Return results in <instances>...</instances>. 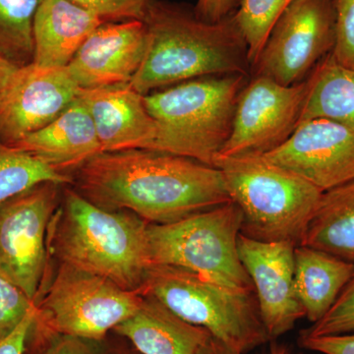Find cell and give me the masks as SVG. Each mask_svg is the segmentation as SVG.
Listing matches in <instances>:
<instances>
[{
	"mask_svg": "<svg viewBox=\"0 0 354 354\" xmlns=\"http://www.w3.org/2000/svg\"><path fill=\"white\" fill-rule=\"evenodd\" d=\"M335 41L333 58L354 69V0H334Z\"/></svg>",
	"mask_w": 354,
	"mask_h": 354,
	"instance_id": "f546056e",
	"label": "cell"
},
{
	"mask_svg": "<svg viewBox=\"0 0 354 354\" xmlns=\"http://www.w3.org/2000/svg\"><path fill=\"white\" fill-rule=\"evenodd\" d=\"M44 183L67 185L73 183V176L55 171L31 153L0 141V206Z\"/></svg>",
	"mask_w": 354,
	"mask_h": 354,
	"instance_id": "603a6c76",
	"label": "cell"
},
{
	"mask_svg": "<svg viewBox=\"0 0 354 354\" xmlns=\"http://www.w3.org/2000/svg\"><path fill=\"white\" fill-rule=\"evenodd\" d=\"M299 342L302 348L321 354H354V332L320 337L301 335Z\"/></svg>",
	"mask_w": 354,
	"mask_h": 354,
	"instance_id": "4dcf8cb0",
	"label": "cell"
},
{
	"mask_svg": "<svg viewBox=\"0 0 354 354\" xmlns=\"http://www.w3.org/2000/svg\"><path fill=\"white\" fill-rule=\"evenodd\" d=\"M62 184L44 183L0 206V272L35 304L48 268V232Z\"/></svg>",
	"mask_w": 354,
	"mask_h": 354,
	"instance_id": "9c48e42d",
	"label": "cell"
},
{
	"mask_svg": "<svg viewBox=\"0 0 354 354\" xmlns=\"http://www.w3.org/2000/svg\"><path fill=\"white\" fill-rule=\"evenodd\" d=\"M147 48V28L140 20L104 22L80 46L66 69L80 88L130 83Z\"/></svg>",
	"mask_w": 354,
	"mask_h": 354,
	"instance_id": "9a60e30c",
	"label": "cell"
},
{
	"mask_svg": "<svg viewBox=\"0 0 354 354\" xmlns=\"http://www.w3.org/2000/svg\"><path fill=\"white\" fill-rule=\"evenodd\" d=\"M274 354H286V353H274Z\"/></svg>",
	"mask_w": 354,
	"mask_h": 354,
	"instance_id": "8d00e7d4",
	"label": "cell"
},
{
	"mask_svg": "<svg viewBox=\"0 0 354 354\" xmlns=\"http://www.w3.org/2000/svg\"><path fill=\"white\" fill-rule=\"evenodd\" d=\"M140 295L158 300L241 353L270 341L254 290H237L171 266L151 265Z\"/></svg>",
	"mask_w": 354,
	"mask_h": 354,
	"instance_id": "8992f818",
	"label": "cell"
},
{
	"mask_svg": "<svg viewBox=\"0 0 354 354\" xmlns=\"http://www.w3.org/2000/svg\"><path fill=\"white\" fill-rule=\"evenodd\" d=\"M143 22L145 57L129 83L140 94L202 77H251L248 48L234 14L207 23L197 18L194 7L157 0Z\"/></svg>",
	"mask_w": 354,
	"mask_h": 354,
	"instance_id": "7a4b0ae2",
	"label": "cell"
},
{
	"mask_svg": "<svg viewBox=\"0 0 354 354\" xmlns=\"http://www.w3.org/2000/svg\"><path fill=\"white\" fill-rule=\"evenodd\" d=\"M263 156L322 192L354 180V132L334 121H302L283 145Z\"/></svg>",
	"mask_w": 354,
	"mask_h": 354,
	"instance_id": "7c38bea8",
	"label": "cell"
},
{
	"mask_svg": "<svg viewBox=\"0 0 354 354\" xmlns=\"http://www.w3.org/2000/svg\"><path fill=\"white\" fill-rule=\"evenodd\" d=\"M25 354H97L88 341L57 334L32 323Z\"/></svg>",
	"mask_w": 354,
	"mask_h": 354,
	"instance_id": "4316f807",
	"label": "cell"
},
{
	"mask_svg": "<svg viewBox=\"0 0 354 354\" xmlns=\"http://www.w3.org/2000/svg\"><path fill=\"white\" fill-rule=\"evenodd\" d=\"M113 354H139L136 351H125V349H121V351H115Z\"/></svg>",
	"mask_w": 354,
	"mask_h": 354,
	"instance_id": "d590c367",
	"label": "cell"
},
{
	"mask_svg": "<svg viewBox=\"0 0 354 354\" xmlns=\"http://www.w3.org/2000/svg\"><path fill=\"white\" fill-rule=\"evenodd\" d=\"M354 332V274L329 311L301 335L307 337Z\"/></svg>",
	"mask_w": 354,
	"mask_h": 354,
	"instance_id": "484cf974",
	"label": "cell"
},
{
	"mask_svg": "<svg viewBox=\"0 0 354 354\" xmlns=\"http://www.w3.org/2000/svg\"><path fill=\"white\" fill-rule=\"evenodd\" d=\"M10 146L67 174L102 153L94 121L80 97L50 124Z\"/></svg>",
	"mask_w": 354,
	"mask_h": 354,
	"instance_id": "e0dca14e",
	"label": "cell"
},
{
	"mask_svg": "<svg viewBox=\"0 0 354 354\" xmlns=\"http://www.w3.org/2000/svg\"><path fill=\"white\" fill-rule=\"evenodd\" d=\"M64 68L20 67L0 102V141L13 145L53 122L79 97Z\"/></svg>",
	"mask_w": 354,
	"mask_h": 354,
	"instance_id": "5bb4252c",
	"label": "cell"
},
{
	"mask_svg": "<svg viewBox=\"0 0 354 354\" xmlns=\"http://www.w3.org/2000/svg\"><path fill=\"white\" fill-rule=\"evenodd\" d=\"M335 41L334 0H291L277 21L251 76L283 86L304 81L332 53Z\"/></svg>",
	"mask_w": 354,
	"mask_h": 354,
	"instance_id": "30bf717a",
	"label": "cell"
},
{
	"mask_svg": "<svg viewBox=\"0 0 354 354\" xmlns=\"http://www.w3.org/2000/svg\"><path fill=\"white\" fill-rule=\"evenodd\" d=\"M353 274V263L312 247H295V291L310 322L329 311Z\"/></svg>",
	"mask_w": 354,
	"mask_h": 354,
	"instance_id": "ffe728a7",
	"label": "cell"
},
{
	"mask_svg": "<svg viewBox=\"0 0 354 354\" xmlns=\"http://www.w3.org/2000/svg\"><path fill=\"white\" fill-rule=\"evenodd\" d=\"M248 78L202 77L144 95L156 123L151 151L213 165L232 134L237 101Z\"/></svg>",
	"mask_w": 354,
	"mask_h": 354,
	"instance_id": "277c9868",
	"label": "cell"
},
{
	"mask_svg": "<svg viewBox=\"0 0 354 354\" xmlns=\"http://www.w3.org/2000/svg\"><path fill=\"white\" fill-rule=\"evenodd\" d=\"M106 22L144 21L157 0H70Z\"/></svg>",
	"mask_w": 354,
	"mask_h": 354,
	"instance_id": "f1b7e54d",
	"label": "cell"
},
{
	"mask_svg": "<svg viewBox=\"0 0 354 354\" xmlns=\"http://www.w3.org/2000/svg\"><path fill=\"white\" fill-rule=\"evenodd\" d=\"M74 172L75 190L88 201L108 211L131 212L153 225L232 201L218 167L171 153H101Z\"/></svg>",
	"mask_w": 354,
	"mask_h": 354,
	"instance_id": "6da1fadb",
	"label": "cell"
},
{
	"mask_svg": "<svg viewBox=\"0 0 354 354\" xmlns=\"http://www.w3.org/2000/svg\"><path fill=\"white\" fill-rule=\"evenodd\" d=\"M230 199L241 209V234L300 245L322 191L263 155L216 156Z\"/></svg>",
	"mask_w": 354,
	"mask_h": 354,
	"instance_id": "5b68a950",
	"label": "cell"
},
{
	"mask_svg": "<svg viewBox=\"0 0 354 354\" xmlns=\"http://www.w3.org/2000/svg\"><path fill=\"white\" fill-rule=\"evenodd\" d=\"M113 332L129 341L139 354H197L212 337L149 295H143L138 310Z\"/></svg>",
	"mask_w": 354,
	"mask_h": 354,
	"instance_id": "d6986e66",
	"label": "cell"
},
{
	"mask_svg": "<svg viewBox=\"0 0 354 354\" xmlns=\"http://www.w3.org/2000/svg\"><path fill=\"white\" fill-rule=\"evenodd\" d=\"M148 225L131 212L102 209L67 187L48 227V254L140 293L151 266Z\"/></svg>",
	"mask_w": 354,
	"mask_h": 354,
	"instance_id": "3957f363",
	"label": "cell"
},
{
	"mask_svg": "<svg viewBox=\"0 0 354 354\" xmlns=\"http://www.w3.org/2000/svg\"><path fill=\"white\" fill-rule=\"evenodd\" d=\"M308 81L299 123L323 118L354 132V69L337 64L330 53L317 64Z\"/></svg>",
	"mask_w": 354,
	"mask_h": 354,
	"instance_id": "7402d4cb",
	"label": "cell"
},
{
	"mask_svg": "<svg viewBox=\"0 0 354 354\" xmlns=\"http://www.w3.org/2000/svg\"><path fill=\"white\" fill-rule=\"evenodd\" d=\"M239 253L253 283L270 339L290 332L305 317L295 285V244L266 242L241 234Z\"/></svg>",
	"mask_w": 354,
	"mask_h": 354,
	"instance_id": "4fadbf2b",
	"label": "cell"
},
{
	"mask_svg": "<svg viewBox=\"0 0 354 354\" xmlns=\"http://www.w3.org/2000/svg\"><path fill=\"white\" fill-rule=\"evenodd\" d=\"M36 304L0 272V341L10 335Z\"/></svg>",
	"mask_w": 354,
	"mask_h": 354,
	"instance_id": "83f0119b",
	"label": "cell"
},
{
	"mask_svg": "<svg viewBox=\"0 0 354 354\" xmlns=\"http://www.w3.org/2000/svg\"><path fill=\"white\" fill-rule=\"evenodd\" d=\"M300 245L354 264V180L323 193Z\"/></svg>",
	"mask_w": 354,
	"mask_h": 354,
	"instance_id": "44dd1931",
	"label": "cell"
},
{
	"mask_svg": "<svg viewBox=\"0 0 354 354\" xmlns=\"http://www.w3.org/2000/svg\"><path fill=\"white\" fill-rule=\"evenodd\" d=\"M291 0H241L234 17L245 39L251 71L257 64L272 28Z\"/></svg>",
	"mask_w": 354,
	"mask_h": 354,
	"instance_id": "d4e9b609",
	"label": "cell"
},
{
	"mask_svg": "<svg viewBox=\"0 0 354 354\" xmlns=\"http://www.w3.org/2000/svg\"><path fill=\"white\" fill-rule=\"evenodd\" d=\"M197 354H242L241 351L230 348L225 342L216 339L212 335L211 337L205 342L200 348Z\"/></svg>",
	"mask_w": 354,
	"mask_h": 354,
	"instance_id": "e575fe53",
	"label": "cell"
},
{
	"mask_svg": "<svg viewBox=\"0 0 354 354\" xmlns=\"http://www.w3.org/2000/svg\"><path fill=\"white\" fill-rule=\"evenodd\" d=\"M43 0H0V57L18 67L34 59L32 23Z\"/></svg>",
	"mask_w": 354,
	"mask_h": 354,
	"instance_id": "cb8c5ba5",
	"label": "cell"
},
{
	"mask_svg": "<svg viewBox=\"0 0 354 354\" xmlns=\"http://www.w3.org/2000/svg\"><path fill=\"white\" fill-rule=\"evenodd\" d=\"M241 209L234 201L147 228L151 265L181 268L237 290H254L239 253Z\"/></svg>",
	"mask_w": 354,
	"mask_h": 354,
	"instance_id": "52a82bcc",
	"label": "cell"
},
{
	"mask_svg": "<svg viewBox=\"0 0 354 354\" xmlns=\"http://www.w3.org/2000/svg\"><path fill=\"white\" fill-rule=\"evenodd\" d=\"M142 299L108 279L60 263L37 301L35 321L57 334L101 342L138 310Z\"/></svg>",
	"mask_w": 354,
	"mask_h": 354,
	"instance_id": "ba28073f",
	"label": "cell"
},
{
	"mask_svg": "<svg viewBox=\"0 0 354 354\" xmlns=\"http://www.w3.org/2000/svg\"><path fill=\"white\" fill-rule=\"evenodd\" d=\"M79 97L94 121L102 153L151 150L156 123L147 111L144 95L129 83L80 88Z\"/></svg>",
	"mask_w": 354,
	"mask_h": 354,
	"instance_id": "2e32d148",
	"label": "cell"
},
{
	"mask_svg": "<svg viewBox=\"0 0 354 354\" xmlns=\"http://www.w3.org/2000/svg\"><path fill=\"white\" fill-rule=\"evenodd\" d=\"M308 90V77L283 86L251 76L239 95L232 134L218 155H264L283 145L297 129Z\"/></svg>",
	"mask_w": 354,
	"mask_h": 354,
	"instance_id": "8fae6325",
	"label": "cell"
},
{
	"mask_svg": "<svg viewBox=\"0 0 354 354\" xmlns=\"http://www.w3.org/2000/svg\"><path fill=\"white\" fill-rule=\"evenodd\" d=\"M241 0H198L194 12L204 22L218 23L234 14Z\"/></svg>",
	"mask_w": 354,
	"mask_h": 354,
	"instance_id": "1f68e13d",
	"label": "cell"
},
{
	"mask_svg": "<svg viewBox=\"0 0 354 354\" xmlns=\"http://www.w3.org/2000/svg\"><path fill=\"white\" fill-rule=\"evenodd\" d=\"M106 22L70 0H43L32 23V64L64 68L86 39Z\"/></svg>",
	"mask_w": 354,
	"mask_h": 354,
	"instance_id": "ac0fdd59",
	"label": "cell"
},
{
	"mask_svg": "<svg viewBox=\"0 0 354 354\" xmlns=\"http://www.w3.org/2000/svg\"><path fill=\"white\" fill-rule=\"evenodd\" d=\"M19 68L20 67L17 65L0 57V102L3 99L4 95L6 94L9 86Z\"/></svg>",
	"mask_w": 354,
	"mask_h": 354,
	"instance_id": "836d02e7",
	"label": "cell"
},
{
	"mask_svg": "<svg viewBox=\"0 0 354 354\" xmlns=\"http://www.w3.org/2000/svg\"><path fill=\"white\" fill-rule=\"evenodd\" d=\"M37 306L32 308L17 328L0 341V354H25L28 335L36 318Z\"/></svg>",
	"mask_w": 354,
	"mask_h": 354,
	"instance_id": "d6a6232c",
	"label": "cell"
}]
</instances>
